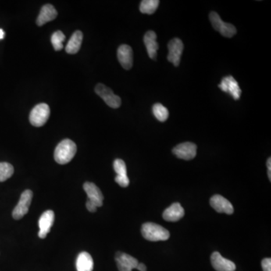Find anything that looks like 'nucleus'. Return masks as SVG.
I'll list each match as a JSON object with an SVG mask.
<instances>
[{
  "mask_svg": "<svg viewBox=\"0 0 271 271\" xmlns=\"http://www.w3.org/2000/svg\"><path fill=\"white\" fill-rule=\"evenodd\" d=\"M95 92L111 108H118L120 107L122 100L119 96L115 95L109 87L103 84H98L96 86Z\"/></svg>",
  "mask_w": 271,
  "mask_h": 271,
  "instance_id": "39448f33",
  "label": "nucleus"
},
{
  "mask_svg": "<svg viewBox=\"0 0 271 271\" xmlns=\"http://www.w3.org/2000/svg\"><path fill=\"white\" fill-rule=\"evenodd\" d=\"M83 40V33L82 32H75L71 36L70 40L66 46V52L69 54H75L80 50Z\"/></svg>",
  "mask_w": 271,
  "mask_h": 271,
  "instance_id": "aec40b11",
  "label": "nucleus"
},
{
  "mask_svg": "<svg viewBox=\"0 0 271 271\" xmlns=\"http://www.w3.org/2000/svg\"><path fill=\"white\" fill-rule=\"evenodd\" d=\"M209 20L213 28L225 37L231 38L237 33V30L235 28V26L230 23L224 22L221 19L219 14H217L216 12H212L209 14Z\"/></svg>",
  "mask_w": 271,
  "mask_h": 271,
  "instance_id": "20e7f679",
  "label": "nucleus"
},
{
  "mask_svg": "<svg viewBox=\"0 0 271 271\" xmlns=\"http://www.w3.org/2000/svg\"><path fill=\"white\" fill-rule=\"evenodd\" d=\"M173 153L180 159L190 161L197 155V146L190 142L181 143L173 148Z\"/></svg>",
  "mask_w": 271,
  "mask_h": 271,
  "instance_id": "6e6552de",
  "label": "nucleus"
},
{
  "mask_svg": "<svg viewBox=\"0 0 271 271\" xmlns=\"http://www.w3.org/2000/svg\"><path fill=\"white\" fill-rule=\"evenodd\" d=\"M136 269L140 271H146L147 268L146 266L143 263H139L137 265V268Z\"/></svg>",
  "mask_w": 271,
  "mask_h": 271,
  "instance_id": "c756f323",
  "label": "nucleus"
},
{
  "mask_svg": "<svg viewBox=\"0 0 271 271\" xmlns=\"http://www.w3.org/2000/svg\"><path fill=\"white\" fill-rule=\"evenodd\" d=\"M4 37H5V32L2 29H0V40H2Z\"/></svg>",
  "mask_w": 271,
  "mask_h": 271,
  "instance_id": "7c9ffc66",
  "label": "nucleus"
},
{
  "mask_svg": "<svg viewBox=\"0 0 271 271\" xmlns=\"http://www.w3.org/2000/svg\"><path fill=\"white\" fill-rule=\"evenodd\" d=\"M50 114H51L50 108L46 104H38L32 109L30 112V124L37 127L43 126L48 122Z\"/></svg>",
  "mask_w": 271,
  "mask_h": 271,
  "instance_id": "7ed1b4c3",
  "label": "nucleus"
},
{
  "mask_svg": "<svg viewBox=\"0 0 271 271\" xmlns=\"http://www.w3.org/2000/svg\"><path fill=\"white\" fill-rule=\"evenodd\" d=\"M115 261L119 271H132L137 268L139 264L138 261L131 255L120 251L117 253Z\"/></svg>",
  "mask_w": 271,
  "mask_h": 271,
  "instance_id": "9d476101",
  "label": "nucleus"
},
{
  "mask_svg": "<svg viewBox=\"0 0 271 271\" xmlns=\"http://www.w3.org/2000/svg\"><path fill=\"white\" fill-rule=\"evenodd\" d=\"M58 17V12L51 4L44 5L40 11V15L36 20V24L41 26L48 22L54 20Z\"/></svg>",
  "mask_w": 271,
  "mask_h": 271,
  "instance_id": "f3484780",
  "label": "nucleus"
},
{
  "mask_svg": "<svg viewBox=\"0 0 271 271\" xmlns=\"http://www.w3.org/2000/svg\"><path fill=\"white\" fill-rule=\"evenodd\" d=\"M219 87L224 92L229 93L233 97L235 101L239 100L241 95V90L239 87L238 83L232 76H226L223 78L222 83L219 84Z\"/></svg>",
  "mask_w": 271,
  "mask_h": 271,
  "instance_id": "1a4fd4ad",
  "label": "nucleus"
},
{
  "mask_svg": "<svg viewBox=\"0 0 271 271\" xmlns=\"http://www.w3.org/2000/svg\"><path fill=\"white\" fill-rule=\"evenodd\" d=\"M185 215L183 207L179 203H174L165 209L163 213V218L167 222H177Z\"/></svg>",
  "mask_w": 271,
  "mask_h": 271,
  "instance_id": "dca6fc26",
  "label": "nucleus"
},
{
  "mask_svg": "<svg viewBox=\"0 0 271 271\" xmlns=\"http://www.w3.org/2000/svg\"><path fill=\"white\" fill-rule=\"evenodd\" d=\"M157 35L154 31H148L144 36L145 45L146 47L147 52L151 59L156 60L157 51L159 46L157 42Z\"/></svg>",
  "mask_w": 271,
  "mask_h": 271,
  "instance_id": "a211bd4d",
  "label": "nucleus"
},
{
  "mask_svg": "<svg viewBox=\"0 0 271 271\" xmlns=\"http://www.w3.org/2000/svg\"><path fill=\"white\" fill-rule=\"evenodd\" d=\"M211 263L217 271H235L236 270V265L233 261L224 258L218 251H215L211 255Z\"/></svg>",
  "mask_w": 271,
  "mask_h": 271,
  "instance_id": "f8f14e48",
  "label": "nucleus"
},
{
  "mask_svg": "<svg viewBox=\"0 0 271 271\" xmlns=\"http://www.w3.org/2000/svg\"><path fill=\"white\" fill-rule=\"evenodd\" d=\"M261 267L264 271H271V258H265L261 261Z\"/></svg>",
  "mask_w": 271,
  "mask_h": 271,
  "instance_id": "bb28decb",
  "label": "nucleus"
},
{
  "mask_svg": "<svg viewBox=\"0 0 271 271\" xmlns=\"http://www.w3.org/2000/svg\"><path fill=\"white\" fill-rule=\"evenodd\" d=\"M77 151L76 143L72 140H63L54 151V160L59 165H66L74 158Z\"/></svg>",
  "mask_w": 271,
  "mask_h": 271,
  "instance_id": "f257e3e1",
  "label": "nucleus"
},
{
  "mask_svg": "<svg viewBox=\"0 0 271 271\" xmlns=\"http://www.w3.org/2000/svg\"><path fill=\"white\" fill-rule=\"evenodd\" d=\"M54 222V212L52 210H47L43 212L39 221V237L41 239L46 237L47 234L49 233Z\"/></svg>",
  "mask_w": 271,
  "mask_h": 271,
  "instance_id": "ddd939ff",
  "label": "nucleus"
},
{
  "mask_svg": "<svg viewBox=\"0 0 271 271\" xmlns=\"http://www.w3.org/2000/svg\"><path fill=\"white\" fill-rule=\"evenodd\" d=\"M115 181L122 188L127 187L129 184H130V180H129L128 176H127V177H119V176H116Z\"/></svg>",
  "mask_w": 271,
  "mask_h": 271,
  "instance_id": "a878e982",
  "label": "nucleus"
},
{
  "mask_svg": "<svg viewBox=\"0 0 271 271\" xmlns=\"http://www.w3.org/2000/svg\"><path fill=\"white\" fill-rule=\"evenodd\" d=\"M113 167L115 173H117V176H119V177H127L126 164H125L123 160H115L114 161Z\"/></svg>",
  "mask_w": 271,
  "mask_h": 271,
  "instance_id": "393cba45",
  "label": "nucleus"
},
{
  "mask_svg": "<svg viewBox=\"0 0 271 271\" xmlns=\"http://www.w3.org/2000/svg\"><path fill=\"white\" fill-rule=\"evenodd\" d=\"M84 191L87 194V200L97 207H102L104 204V195L101 192V189L99 188L94 183H85L83 186Z\"/></svg>",
  "mask_w": 271,
  "mask_h": 271,
  "instance_id": "9b49d317",
  "label": "nucleus"
},
{
  "mask_svg": "<svg viewBox=\"0 0 271 271\" xmlns=\"http://www.w3.org/2000/svg\"><path fill=\"white\" fill-rule=\"evenodd\" d=\"M210 205L216 212L229 215L233 214V207L230 201L219 194L211 197Z\"/></svg>",
  "mask_w": 271,
  "mask_h": 271,
  "instance_id": "4468645a",
  "label": "nucleus"
},
{
  "mask_svg": "<svg viewBox=\"0 0 271 271\" xmlns=\"http://www.w3.org/2000/svg\"><path fill=\"white\" fill-rule=\"evenodd\" d=\"M33 199V192L30 190H25L21 196L20 201L12 212V217L15 220L22 219L27 214Z\"/></svg>",
  "mask_w": 271,
  "mask_h": 271,
  "instance_id": "423d86ee",
  "label": "nucleus"
},
{
  "mask_svg": "<svg viewBox=\"0 0 271 271\" xmlns=\"http://www.w3.org/2000/svg\"><path fill=\"white\" fill-rule=\"evenodd\" d=\"M159 3L158 0H143L140 3V11L143 14L152 15L156 12Z\"/></svg>",
  "mask_w": 271,
  "mask_h": 271,
  "instance_id": "412c9836",
  "label": "nucleus"
},
{
  "mask_svg": "<svg viewBox=\"0 0 271 271\" xmlns=\"http://www.w3.org/2000/svg\"><path fill=\"white\" fill-rule=\"evenodd\" d=\"M86 207H87V210L90 212H95L97 209V207L94 204H93L92 203L90 202L88 200L86 202Z\"/></svg>",
  "mask_w": 271,
  "mask_h": 271,
  "instance_id": "cd10ccee",
  "label": "nucleus"
},
{
  "mask_svg": "<svg viewBox=\"0 0 271 271\" xmlns=\"http://www.w3.org/2000/svg\"><path fill=\"white\" fill-rule=\"evenodd\" d=\"M267 167H268V176L269 180L271 181V158H268L267 161Z\"/></svg>",
  "mask_w": 271,
  "mask_h": 271,
  "instance_id": "c85d7f7f",
  "label": "nucleus"
},
{
  "mask_svg": "<svg viewBox=\"0 0 271 271\" xmlns=\"http://www.w3.org/2000/svg\"><path fill=\"white\" fill-rule=\"evenodd\" d=\"M118 59L124 69L129 70L133 66V56L131 47L127 44H122L118 49Z\"/></svg>",
  "mask_w": 271,
  "mask_h": 271,
  "instance_id": "2eb2a0df",
  "label": "nucleus"
},
{
  "mask_svg": "<svg viewBox=\"0 0 271 271\" xmlns=\"http://www.w3.org/2000/svg\"><path fill=\"white\" fill-rule=\"evenodd\" d=\"M65 40H66V36L60 30L53 33L51 36V43H52L53 47L55 51H58L62 50V48H63V44Z\"/></svg>",
  "mask_w": 271,
  "mask_h": 271,
  "instance_id": "b1692460",
  "label": "nucleus"
},
{
  "mask_svg": "<svg viewBox=\"0 0 271 271\" xmlns=\"http://www.w3.org/2000/svg\"><path fill=\"white\" fill-rule=\"evenodd\" d=\"M184 49V44L182 40L178 38L173 39L168 43L167 60L173 63L175 66H178L180 63L181 56Z\"/></svg>",
  "mask_w": 271,
  "mask_h": 271,
  "instance_id": "0eeeda50",
  "label": "nucleus"
},
{
  "mask_svg": "<svg viewBox=\"0 0 271 271\" xmlns=\"http://www.w3.org/2000/svg\"><path fill=\"white\" fill-rule=\"evenodd\" d=\"M76 269L77 271H93L94 261L88 252L83 251L78 255L76 259Z\"/></svg>",
  "mask_w": 271,
  "mask_h": 271,
  "instance_id": "6ab92c4d",
  "label": "nucleus"
},
{
  "mask_svg": "<svg viewBox=\"0 0 271 271\" xmlns=\"http://www.w3.org/2000/svg\"><path fill=\"white\" fill-rule=\"evenodd\" d=\"M152 112L155 118L161 122H166L169 117L167 108L161 104H155L153 105Z\"/></svg>",
  "mask_w": 271,
  "mask_h": 271,
  "instance_id": "4be33fe9",
  "label": "nucleus"
},
{
  "mask_svg": "<svg viewBox=\"0 0 271 271\" xmlns=\"http://www.w3.org/2000/svg\"><path fill=\"white\" fill-rule=\"evenodd\" d=\"M142 234L149 241H165L169 238V232L166 229L151 222L145 223L142 226Z\"/></svg>",
  "mask_w": 271,
  "mask_h": 271,
  "instance_id": "f03ea898",
  "label": "nucleus"
},
{
  "mask_svg": "<svg viewBox=\"0 0 271 271\" xmlns=\"http://www.w3.org/2000/svg\"><path fill=\"white\" fill-rule=\"evenodd\" d=\"M14 174V167L7 162L0 163V182H5Z\"/></svg>",
  "mask_w": 271,
  "mask_h": 271,
  "instance_id": "5701e85b",
  "label": "nucleus"
}]
</instances>
